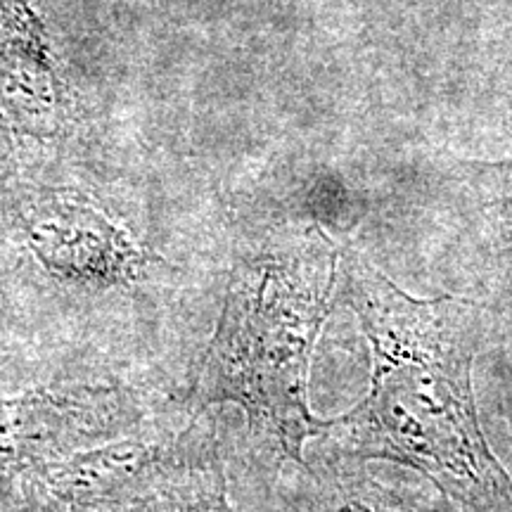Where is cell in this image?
I'll return each mask as SVG.
<instances>
[{
	"label": "cell",
	"mask_w": 512,
	"mask_h": 512,
	"mask_svg": "<svg viewBox=\"0 0 512 512\" xmlns=\"http://www.w3.org/2000/svg\"><path fill=\"white\" fill-rule=\"evenodd\" d=\"M34 242H38V249H53V256H48V259L55 261L57 268H62L67 256L74 252V247L79 249L74 266L88 268V261L93 256L102 273L110 271V261L121 271V268H126L128 261L133 264V259H136L133 249L119 245L107 223H102L95 214H86V211L74 207H67L62 214L53 211L46 221L38 223V235H34Z\"/></svg>",
	"instance_id": "6"
},
{
	"label": "cell",
	"mask_w": 512,
	"mask_h": 512,
	"mask_svg": "<svg viewBox=\"0 0 512 512\" xmlns=\"http://www.w3.org/2000/svg\"><path fill=\"white\" fill-rule=\"evenodd\" d=\"M152 451L140 444H117L38 470L36 503L50 512H93L121 503L131 486L150 477Z\"/></svg>",
	"instance_id": "3"
},
{
	"label": "cell",
	"mask_w": 512,
	"mask_h": 512,
	"mask_svg": "<svg viewBox=\"0 0 512 512\" xmlns=\"http://www.w3.org/2000/svg\"><path fill=\"white\" fill-rule=\"evenodd\" d=\"M337 275L339 249L318 230L240 261L195 389L200 406L238 403L302 465L304 441L323 434L309 408V366Z\"/></svg>",
	"instance_id": "2"
},
{
	"label": "cell",
	"mask_w": 512,
	"mask_h": 512,
	"mask_svg": "<svg viewBox=\"0 0 512 512\" xmlns=\"http://www.w3.org/2000/svg\"><path fill=\"white\" fill-rule=\"evenodd\" d=\"M337 290L366 332V399L320 437L344 456L411 467L463 512H512V477L479 422L472 363L482 311L467 299H418L358 249L339 252Z\"/></svg>",
	"instance_id": "1"
},
{
	"label": "cell",
	"mask_w": 512,
	"mask_h": 512,
	"mask_svg": "<svg viewBox=\"0 0 512 512\" xmlns=\"http://www.w3.org/2000/svg\"><path fill=\"white\" fill-rule=\"evenodd\" d=\"M95 392L34 394L27 399L0 401V472L22 470L46 456L50 448L95 432L100 408Z\"/></svg>",
	"instance_id": "4"
},
{
	"label": "cell",
	"mask_w": 512,
	"mask_h": 512,
	"mask_svg": "<svg viewBox=\"0 0 512 512\" xmlns=\"http://www.w3.org/2000/svg\"><path fill=\"white\" fill-rule=\"evenodd\" d=\"M498 214H501V223H503L501 230H503L505 240L512 242V195L503 202V207H501V211H498Z\"/></svg>",
	"instance_id": "7"
},
{
	"label": "cell",
	"mask_w": 512,
	"mask_h": 512,
	"mask_svg": "<svg viewBox=\"0 0 512 512\" xmlns=\"http://www.w3.org/2000/svg\"><path fill=\"white\" fill-rule=\"evenodd\" d=\"M311 512H463L437 489L382 482L370 470L332 472L318 486Z\"/></svg>",
	"instance_id": "5"
}]
</instances>
